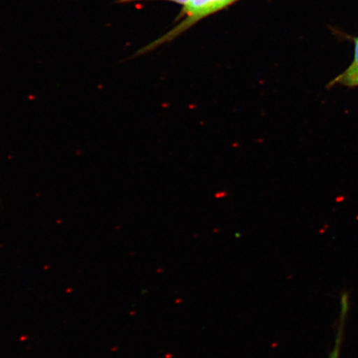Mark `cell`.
<instances>
[{
    "label": "cell",
    "mask_w": 358,
    "mask_h": 358,
    "mask_svg": "<svg viewBox=\"0 0 358 358\" xmlns=\"http://www.w3.org/2000/svg\"><path fill=\"white\" fill-rule=\"evenodd\" d=\"M237 0H187L185 7H183L181 15L179 17H185L182 21L165 34L159 38L155 40L153 43L148 44L147 46L142 48L141 50L134 53L133 57H141L146 55L161 45L173 41L189 30L196 22L206 19L209 16L217 13L228 6L234 4Z\"/></svg>",
    "instance_id": "cell-1"
},
{
    "label": "cell",
    "mask_w": 358,
    "mask_h": 358,
    "mask_svg": "<svg viewBox=\"0 0 358 358\" xmlns=\"http://www.w3.org/2000/svg\"><path fill=\"white\" fill-rule=\"evenodd\" d=\"M349 310H350V297H349V294L347 291H344L341 294V297H340V310L337 331H336L334 347L329 353V358H340V356H341Z\"/></svg>",
    "instance_id": "cell-2"
},
{
    "label": "cell",
    "mask_w": 358,
    "mask_h": 358,
    "mask_svg": "<svg viewBox=\"0 0 358 358\" xmlns=\"http://www.w3.org/2000/svg\"><path fill=\"white\" fill-rule=\"evenodd\" d=\"M357 74H358V37L355 39V57H353L352 64L331 84L339 83L345 86L348 80L355 77Z\"/></svg>",
    "instance_id": "cell-3"
},
{
    "label": "cell",
    "mask_w": 358,
    "mask_h": 358,
    "mask_svg": "<svg viewBox=\"0 0 358 358\" xmlns=\"http://www.w3.org/2000/svg\"><path fill=\"white\" fill-rule=\"evenodd\" d=\"M138 1H146V0H116L115 3H129ZM166 1L173 2L185 6L187 2V0H166Z\"/></svg>",
    "instance_id": "cell-4"
},
{
    "label": "cell",
    "mask_w": 358,
    "mask_h": 358,
    "mask_svg": "<svg viewBox=\"0 0 358 358\" xmlns=\"http://www.w3.org/2000/svg\"><path fill=\"white\" fill-rule=\"evenodd\" d=\"M345 86L358 87V74H357L355 77H353L351 80H349Z\"/></svg>",
    "instance_id": "cell-5"
}]
</instances>
